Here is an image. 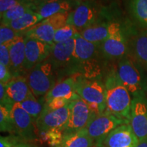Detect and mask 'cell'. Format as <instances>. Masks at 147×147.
<instances>
[{"instance_id": "obj_1", "label": "cell", "mask_w": 147, "mask_h": 147, "mask_svg": "<svg viewBox=\"0 0 147 147\" xmlns=\"http://www.w3.org/2000/svg\"><path fill=\"white\" fill-rule=\"evenodd\" d=\"M104 86L106 89V111L129 123L131 95L121 83L117 72L113 71L108 74Z\"/></svg>"}, {"instance_id": "obj_2", "label": "cell", "mask_w": 147, "mask_h": 147, "mask_svg": "<svg viewBox=\"0 0 147 147\" xmlns=\"http://www.w3.org/2000/svg\"><path fill=\"white\" fill-rule=\"evenodd\" d=\"M76 93L95 115L106 109V89L104 83L97 80L76 78Z\"/></svg>"}, {"instance_id": "obj_3", "label": "cell", "mask_w": 147, "mask_h": 147, "mask_svg": "<svg viewBox=\"0 0 147 147\" xmlns=\"http://www.w3.org/2000/svg\"><path fill=\"white\" fill-rule=\"evenodd\" d=\"M117 75L131 96L145 97L147 85L138 66L130 59H121L119 62Z\"/></svg>"}, {"instance_id": "obj_4", "label": "cell", "mask_w": 147, "mask_h": 147, "mask_svg": "<svg viewBox=\"0 0 147 147\" xmlns=\"http://www.w3.org/2000/svg\"><path fill=\"white\" fill-rule=\"evenodd\" d=\"M55 69L53 63L48 59L30 69L27 81L36 97L45 96L56 84Z\"/></svg>"}, {"instance_id": "obj_5", "label": "cell", "mask_w": 147, "mask_h": 147, "mask_svg": "<svg viewBox=\"0 0 147 147\" xmlns=\"http://www.w3.org/2000/svg\"><path fill=\"white\" fill-rule=\"evenodd\" d=\"M123 124L129 123L105 110L103 113L95 115L85 129L90 136L94 140L95 146L102 147L103 142L108 134Z\"/></svg>"}, {"instance_id": "obj_6", "label": "cell", "mask_w": 147, "mask_h": 147, "mask_svg": "<svg viewBox=\"0 0 147 147\" xmlns=\"http://www.w3.org/2000/svg\"><path fill=\"white\" fill-rule=\"evenodd\" d=\"M69 107V119L63 129V136L86 128L92 118L95 115L89 106L80 97L71 101Z\"/></svg>"}, {"instance_id": "obj_7", "label": "cell", "mask_w": 147, "mask_h": 147, "mask_svg": "<svg viewBox=\"0 0 147 147\" xmlns=\"http://www.w3.org/2000/svg\"><path fill=\"white\" fill-rule=\"evenodd\" d=\"M11 116L16 136L25 142L32 143L37 140L36 121L21 107L20 103H15L12 106Z\"/></svg>"}, {"instance_id": "obj_8", "label": "cell", "mask_w": 147, "mask_h": 147, "mask_svg": "<svg viewBox=\"0 0 147 147\" xmlns=\"http://www.w3.org/2000/svg\"><path fill=\"white\" fill-rule=\"evenodd\" d=\"M100 46L103 54L110 59L121 58L125 55L126 38L118 22H110L109 35Z\"/></svg>"}, {"instance_id": "obj_9", "label": "cell", "mask_w": 147, "mask_h": 147, "mask_svg": "<svg viewBox=\"0 0 147 147\" xmlns=\"http://www.w3.org/2000/svg\"><path fill=\"white\" fill-rule=\"evenodd\" d=\"M69 115V104L57 110H43L41 115L36 121L39 136L54 129H63L68 121Z\"/></svg>"}, {"instance_id": "obj_10", "label": "cell", "mask_w": 147, "mask_h": 147, "mask_svg": "<svg viewBox=\"0 0 147 147\" xmlns=\"http://www.w3.org/2000/svg\"><path fill=\"white\" fill-rule=\"evenodd\" d=\"M129 125L138 140L147 138V100L145 97L132 100Z\"/></svg>"}, {"instance_id": "obj_11", "label": "cell", "mask_w": 147, "mask_h": 147, "mask_svg": "<svg viewBox=\"0 0 147 147\" xmlns=\"http://www.w3.org/2000/svg\"><path fill=\"white\" fill-rule=\"evenodd\" d=\"M97 16L95 6L89 0L77 5L76 8L69 12L67 24L75 27L79 33L95 23Z\"/></svg>"}, {"instance_id": "obj_12", "label": "cell", "mask_w": 147, "mask_h": 147, "mask_svg": "<svg viewBox=\"0 0 147 147\" xmlns=\"http://www.w3.org/2000/svg\"><path fill=\"white\" fill-rule=\"evenodd\" d=\"M51 47L52 46L47 43L26 36L25 70H30L34 66L47 60L51 55Z\"/></svg>"}, {"instance_id": "obj_13", "label": "cell", "mask_w": 147, "mask_h": 147, "mask_svg": "<svg viewBox=\"0 0 147 147\" xmlns=\"http://www.w3.org/2000/svg\"><path fill=\"white\" fill-rule=\"evenodd\" d=\"M138 142L130 125L123 124L108 134L102 147H136Z\"/></svg>"}, {"instance_id": "obj_14", "label": "cell", "mask_w": 147, "mask_h": 147, "mask_svg": "<svg viewBox=\"0 0 147 147\" xmlns=\"http://www.w3.org/2000/svg\"><path fill=\"white\" fill-rule=\"evenodd\" d=\"M75 37L67 41L54 44L52 46L49 60L53 63L55 69L59 67H64L72 61Z\"/></svg>"}, {"instance_id": "obj_15", "label": "cell", "mask_w": 147, "mask_h": 147, "mask_svg": "<svg viewBox=\"0 0 147 147\" xmlns=\"http://www.w3.org/2000/svg\"><path fill=\"white\" fill-rule=\"evenodd\" d=\"M25 35L16 38L8 45L10 55V71L13 77L21 76L20 73L25 69Z\"/></svg>"}, {"instance_id": "obj_16", "label": "cell", "mask_w": 147, "mask_h": 147, "mask_svg": "<svg viewBox=\"0 0 147 147\" xmlns=\"http://www.w3.org/2000/svg\"><path fill=\"white\" fill-rule=\"evenodd\" d=\"M100 45L88 42L78 34L75 37V47L73 54L72 61L78 63H91L96 58L97 49Z\"/></svg>"}, {"instance_id": "obj_17", "label": "cell", "mask_w": 147, "mask_h": 147, "mask_svg": "<svg viewBox=\"0 0 147 147\" xmlns=\"http://www.w3.org/2000/svg\"><path fill=\"white\" fill-rule=\"evenodd\" d=\"M76 78L74 76L68 77L62 81L59 82L52 88L45 96V101L50 100L53 98H63L69 102L79 98L75 90Z\"/></svg>"}, {"instance_id": "obj_18", "label": "cell", "mask_w": 147, "mask_h": 147, "mask_svg": "<svg viewBox=\"0 0 147 147\" xmlns=\"http://www.w3.org/2000/svg\"><path fill=\"white\" fill-rule=\"evenodd\" d=\"M6 93L11 100L15 103H21L32 93L26 77L15 76L5 84Z\"/></svg>"}, {"instance_id": "obj_19", "label": "cell", "mask_w": 147, "mask_h": 147, "mask_svg": "<svg viewBox=\"0 0 147 147\" xmlns=\"http://www.w3.org/2000/svg\"><path fill=\"white\" fill-rule=\"evenodd\" d=\"M95 141L86 129L63 136V140L57 147H94Z\"/></svg>"}, {"instance_id": "obj_20", "label": "cell", "mask_w": 147, "mask_h": 147, "mask_svg": "<svg viewBox=\"0 0 147 147\" xmlns=\"http://www.w3.org/2000/svg\"><path fill=\"white\" fill-rule=\"evenodd\" d=\"M110 24V23H102L91 25L79 34L88 42L101 45L109 35Z\"/></svg>"}, {"instance_id": "obj_21", "label": "cell", "mask_w": 147, "mask_h": 147, "mask_svg": "<svg viewBox=\"0 0 147 147\" xmlns=\"http://www.w3.org/2000/svg\"><path fill=\"white\" fill-rule=\"evenodd\" d=\"M55 29L50 24L41 21L25 32V36L38 40L48 45H54Z\"/></svg>"}, {"instance_id": "obj_22", "label": "cell", "mask_w": 147, "mask_h": 147, "mask_svg": "<svg viewBox=\"0 0 147 147\" xmlns=\"http://www.w3.org/2000/svg\"><path fill=\"white\" fill-rule=\"evenodd\" d=\"M71 8V3L69 0H59L40 5L36 8V12L43 21L55 14L68 12Z\"/></svg>"}, {"instance_id": "obj_23", "label": "cell", "mask_w": 147, "mask_h": 147, "mask_svg": "<svg viewBox=\"0 0 147 147\" xmlns=\"http://www.w3.org/2000/svg\"><path fill=\"white\" fill-rule=\"evenodd\" d=\"M42 19L35 11H30L15 21L4 24L19 32L25 33L35 25L41 22Z\"/></svg>"}, {"instance_id": "obj_24", "label": "cell", "mask_w": 147, "mask_h": 147, "mask_svg": "<svg viewBox=\"0 0 147 147\" xmlns=\"http://www.w3.org/2000/svg\"><path fill=\"white\" fill-rule=\"evenodd\" d=\"M36 10V7L32 0H27L25 2L16 5L1 15V24H7L18 19L27 12Z\"/></svg>"}, {"instance_id": "obj_25", "label": "cell", "mask_w": 147, "mask_h": 147, "mask_svg": "<svg viewBox=\"0 0 147 147\" xmlns=\"http://www.w3.org/2000/svg\"><path fill=\"white\" fill-rule=\"evenodd\" d=\"M133 49L138 61L147 68V30L137 35L133 42Z\"/></svg>"}, {"instance_id": "obj_26", "label": "cell", "mask_w": 147, "mask_h": 147, "mask_svg": "<svg viewBox=\"0 0 147 147\" xmlns=\"http://www.w3.org/2000/svg\"><path fill=\"white\" fill-rule=\"evenodd\" d=\"M45 104V97L42 100H39L33 93L29 95L23 102L20 103L21 107L34 119L35 121H36L43 111Z\"/></svg>"}, {"instance_id": "obj_27", "label": "cell", "mask_w": 147, "mask_h": 147, "mask_svg": "<svg viewBox=\"0 0 147 147\" xmlns=\"http://www.w3.org/2000/svg\"><path fill=\"white\" fill-rule=\"evenodd\" d=\"M129 8L134 18L147 27V0H129Z\"/></svg>"}, {"instance_id": "obj_28", "label": "cell", "mask_w": 147, "mask_h": 147, "mask_svg": "<svg viewBox=\"0 0 147 147\" xmlns=\"http://www.w3.org/2000/svg\"><path fill=\"white\" fill-rule=\"evenodd\" d=\"M0 130L1 132L10 134V135H15L11 110L1 105H0Z\"/></svg>"}, {"instance_id": "obj_29", "label": "cell", "mask_w": 147, "mask_h": 147, "mask_svg": "<svg viewBox=\"0 0 147 147\" xmlns=\"http://www.w3.org/2000/svg\"><path fill=\"white\" fill-rule=\"evenodd\" d=\"M78 34H79V32L75 27L67 24L65 26L55 31L54 44L67 41L74 38Z\"/></svg>"}, {"instance_id": "obj_30", "label": "cell", "mask_w": 147, "mask_h": 147, "mask_svg": "<svg viewBox=\"0 0 147 147\" xmlns=\"http://www.w3.org/2000/svg\"><path fill=\"white\" fill-rule=\"evenodd\" d=\"M25 35V33L19 32L12 29L8 25L1 24L0 27V45H9L18 37Z\"/></svg>"}, {"instance_id": "obj_31", "label": "cell", "mask_w": 147, "mask_h": 147, "mask_svg": "<svg viewBox=\"0 0 147 147\" xmlns=\"http://www.w3.org/2000/svg\"><path fill=\"white\" fill-rule=\"evenodd\" d=\"M40 136L43 137V140L48 142L51 146L57 147L63 140V131L62 129H54L42 134Z\"/></svg>"}, {"instance_id": "obj_32", "label": "cell", "mask_w": 147, "mask_h": 147, "mask_svg": "<svg viewBox=\"0 0 147 147\" xmlns=\"http://www.w3.org/2000/svg\"><path fill=\"white\" fill-rule=\"evenodd\" d=\"M69 14V12L57 14L46 18V19H44L42 21L50 24L57 30V29L61 28L67 25Z\"/></svg>"}, {"instance_id": "obj_33", "label": "cell", "mask_w": 147, "mask_h": 147, "mask_svg": "<svg viewBox=\"0 0 147 147\" xmlns=\"http://www.w3.org/2000/svg\"><path fill=\"white\" fill-rule=\"evenodd\" d=\"M68 100H65L63 98H53L50 100L45 101V108L44 110H57L60 108L65 107V106L68 105L69 103Z\"/></svg>"}, {"instance_id": "obj_34", "label": "cell", "mask_w": 147, "mask_h": 147, "mask_svg": "<svg viewBox=\"0 0 147 147\" xmlns=\"http://www.w3.org/2000/svg\"><path fill=\"white\" fill-rule=\"evenodd\" d=\"M21 142H23L19 137L16 135L1 136L0 138V147H16Z\"/></svg>"}, {"instance_id": "obj_35", "label": "cell", "mask_w": 147, "mask_h": 147, "mask_svg": "<svg viewBox=\"0 0 147 147\" xmlns=\"http://www.w3.org/2000/svg\"><path fill=\"white\" fill-rule=\"evenodd\" d=\"M14 104L7 94L5 84L0 83V105L5 106L11 110Z\"/></svg>"}, {"instance_id": "obj_36", "label": "cell", "mask_w": 147, "mask_h": 147, "mask_svg": "<svg viewBox=\"0 0 147 147\" xmlns=\"http://www.w3.org/2000/svg\"><path fill=\"white\" fill-rule=\"evenodd\" d=\"M0 63L10 68V55L8 45H0Z\"/></svg>"}, {"instance_id": "obj_37", "label": "cell", "mask_w": 147, "mask_h": 147, "mask_svg": "<svg viewBox=\"0 0 147 147\" xmlns=\"http://www.w3.org/2000/svg\"><path fill=\"white\" fill-rule=\"evenodd\" d=\"M27 1V0H0V14L2 15L10 9Z\"/></svg>"}, {"instance_id": "obj_38", "label": "cell", "mask_w": 147, "mask_h": 147, "mask_svg": "<svg viewBox=\"0 0 147 147\" xmlns=\"http://www.w3.org/2000/svg\"><path fill=\"white\" fill-rule=\"evenodd\" d=\"M13 78L9 67L0 63V83L7 84Z\"/></svg>"}, {"instance_id": "obj_39", "label": "cell", "mask_w": 147, "mask_h": 147, "mask_svg": "<svg viewBox=\"0 0 147 147\" xmlns=\"http://www.w3.org/2000/svg\"><path fill=\"white\" fill-rule=\"evenodd\" d=\"M59 1V0H32V2L35 5H36L37 8L38 6H40V5H41L45 4V3H47L53 2V1Z\"/></svg>"}, {"instance_id": "obj_40", "label": "cell", "mask_w": 147, "mask_h": 147, "mask_svg": "<svg viewBox=\"0 0 147 147\" xmlns=\"http://www.w3.org/2000/svg\"><path fill=\"white\" fill-rule=\"evenodd\" d=\"M16 147H38L36 144L33 143H28V142H21Z\"/></svg>"}, {"instance_id": "obj_41", "label": "cell", "mask_w": 147, "mask_h": 147, "mask_svg": "<svg viewBox=\"0 0 147 147\" xmlns=\"http://www.w3.org/2000/svg\"><path fill=\"white\" fill-rule=\"evenodd\" d=\"M136 147H147V138L139 140Z\"/></svg>"}, {"instance_id": "obj_42", "label": "cell", "mask_w": 147, "mask_h": 147, "mask_svg": "<svg viewBox=\"0 0 147 147\" xmlns=\"http://www.w3.org/2000/svg\"><path fill=\"white\" fill-rule=\"evenodd\" d=\"M75 1H76V2L77 3V4H79V3H82V2H83V1H87V0H74Z\"/></svg>"}]
</instances>
